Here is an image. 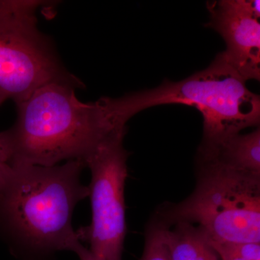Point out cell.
I'll use <instances>...</instances> for the list:
<instances>
[{
	"label": "cell",
	"instance_id": "obj_1",
	"mask_svg": "<svg viewBox=\"0 0 260 260\" xmlns=\"http://www.w3.org/2000/svg\"><path fill=\"white\" fill-rule=\"evenodd\" d=\"M81 82L54 81L16 103L15 124L0 133L10 165L54 167L85 160L110 135L126 130L112 99L84 103L75 95Z\"/></svg>",
	"mask_w": 260,
	"mask_h": 260
},
{
	"label": "cell",
	"instance_id": "obj_2",
	"mask_svg": "<svg viewBox=\"0 0 260 260\" xmlns=\"http://www.w3.org/2000/svg\"><path fill=\"white\" fill-rule=\"evenodd\" d=\"M82 160L54 167L14 165L0 190V227L23 254L73 251L80 242L72 223L75 208L88 197Z\"/></svg>",
	"mask_w": 260,
	"mask_h": 260
},
{
	"label": "cell",
	"instance_id": "obj_3",
	"mask_svg": "<svg viewBox=\"0 0 260 260\" xmlns=\"http://www.w3.org/2000/svg\"><path fill=\"white\" fill-rule=\"evenodd\" d=\"M246 83L220 53L208 68L185 79L165 80L156 88L133 92L117 99L127 121L156 106L183 104L196 108L204 119L199 148L209 149L245 128L259 126L260 97Z\"/></svg>",
	"mask_w": 260,
	"mask_h": 260
},
{
	"label": "cell",
	"instance_id": "obj_4",
	"mask_svg": "<svg viewBox=\"0 0 260 260\" xmlns=\"http://www.w3.org/2000/svg\"><path fill=\"white\" fill-rule=\"evenodd\" d=\"M194 191L168 207V225L196 223L212 242L260 243V174L243 172L211 158L198 157Z\"/></svg>",
	"mask_w": 260,
	"mask_h": 260
},
{
	"label": "cell",
	"instance_id": "obj_5",
	"mask_svg": "<svg viewBox=\"0 0 260 260\" xmlns=\"http://www.w3.org/2000/svg\"><path fill=\"white\" fill-rule=\"evenodd\" d=\"M44 2L0 0V103L16 104L54 81H80L65 70L38 28Z\"/></svg>",
	"mask_w": 260,
	"mask_h": 260
},
{
	"label": "cell",
	"instance_id": "obj_6",
	"mask_svg": "<svg viewBox=\"0 0 260 260\" xmlns=\"http://www.w3.org/2000/svg\"><path fill=\"white\" fill-rule=\"evenodd\" d=\"M126 130L107 138L86 160L91 172L88 186L91 223L76 231L97 260H122L126 233L124 186L129 153L123 141Z\"/></svg>",
	"mask_w": 260,
	"mask_h": 260
},
{
	"label": "cell",
	"instance_id": "obj_7",
	"mask_svg": "<svg viewBox=\"0 0 260 260\" xmlns=\"http://www.w3.org/2000/svg\"><path fill=\"white\" fill-rule=\"evenodd\" d=\"M259 0L210 1L208 27L218 32L226 46L225 61L245 80L260 78Z\"/></svg>",
	"mask_w": 260,
	"mask_h": 260
},
{
	"label": "cell",
	"instance_id": "obj_8",
	"mask_svg": "<svg viewBox=\"0 0 260 260\" xmlns=\"http://www.w3.org/2000/svg\"><path fill=\"white\" fill-rule=\"evenodd\" d=\"M198 157L211 158L243 172L260 174V129L232 135L209 149H198Z\"/></svg>",
	"mask_w": 260,
	"mask_h": 260
},
{
	"label": "cell",
	"instance_id": "obj_9",
	"mask_svg": "<svg viewBox=\"0 0 260 260\" xmlns=\"http://www.w3.org/2000/svg\"><path fill=\"white\" fill-rule=\"evenodd\" d=\"M162 223L171 260H220L208 237L194 224L177 222L171 229Z\"/></svg>",
	"mask_w": 260,
	"mask_h": 260
},
{
	"label": "cell",
	"instance_id": "obj_10",
	"mask_svg": "<svg viewBox=\"0 0 260 260\" xmlns=\"http://www.w3.org/2000/svg\"><path fill=\"white\" fill-rule=\"evenodd\" d=\"M140 260H171L164 238V224L158 218L147 231L144 251Z\"/></svg>",
	"mask_w": 260,
	"mask_h": 260
},
{
	"label": "cell",
	"instance_id": "obj_11",
	"mask_svg": "<svg viewBox=\"0 0 260 260\" xmlns=\"http://www.w3.org/2000/svg\"><path fill=\"white\" fill-rule=\"evenodd\" d=\"M209 242L220 260H260L259 243Z\"/></svg>",
	"mask_w": 260,
	"mask_h": 260
},
{
	"label": "cell",
	"instance_id": "obj_12",
	"mask_svg": "<svg viewBox=\"0 0 260 260\" xmlns=\"http://www.w3.org/2000/svg\"><path fill=\"white\" fill-rule=\"evenodd\" d=\"M2 105L0 103V106ZM12 171V166L8 162V158L0 140V190L8 181Z\"/></svg>",
	"mask_w": 260,
	"mask_h": 260
},
{
	"label": "cell",
	"instance_id": "obj_13",
	"mask_svg": "<svg viewBox=\"0 0 260 260\" xmlns=\"http://www.w3.org/2000/svg\"><path fill=\"white\" fill-rule=\"evenodd\" d=\"M73 251L76 253L80 260H97L90 253L88 249L82 245L81 242L78 243L75 246Z\"/></svg>",
	"mask_w": 260,
	"mask_h": 260
}]
</instances>
